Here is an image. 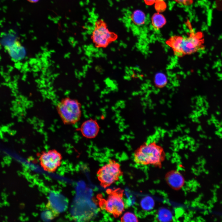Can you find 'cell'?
Returning a JSON list of instances; mask_svg holds the SVG:
<instances>
[{
  "instance_id": "1",
  "label": "cell",
  "mask_w": 222,
  "mask_h": 222,
  "mask_svg": "<svg viewBox=\"0 0 222 222\" xmlns=\"http://www.w3.org/2000/svg\"><path fill=\"white\" fill-rule=\"evenodd\" d=\"M188 35H175L166 41V43L173 51L174 55L182 57L197 52L204 48L203 35L201 32H195L191 28Z\"/></svg>"
},
{
  "instance_id": "2",
  "label": "cell",
  "mask_w": 222,
  "mask_h": 222,
  "mask_svg": "<svg viewBox=\"0 0 222 222\" xmlns=\"http://www.w3.org/2000/svg\"><path fill=\"white\" fill-rule=\"evenodd\" d=\"M166 154L163 147L155 141L143 143L135 151L133 155L135 163L141 165H152L160 168Z\"/></svg>"
},
{
  "instance_id": "3",
  "label": "cell",
  "mask_w": 222,
  "mask_h": 222,
  "mask_svg": "<svg viewBox=\"0 0 222 222\" xmlns=\"http://www.w3.org/2000/svg\"><path fill=\"white\" fill-rule=\"evenodd\" d=\"M56 109L64 124H75L80 119L81 105L77 100L68 97L63 98L57 104Z\"/></svg>"
},
{
  "instance_id": "4",
  "label": "cell",
  "mask_w": 222,
  "mask_h": 222,
  "mask_svg": "<svg viewBox=\"0 0 222 222\" xmlns=\"http://www.w3.org/2000/svg\"><path fill=\"white\" fill-rule=\"evenodd\" d=\"M123 192L124 190L120 188L107 189L106 193L108 195L106 199L101 198L99 199L100 207L114 218H118L125 211Z\"/></svg>"
},
{
  "instance_id": "5",
  "label": "cell",
  "mask_w": 222,
  "mask_h": 222,
  "mask_svg": "<svg viewBox=\"0 0 222 222\" xmlns=\"http://www.w3.org/2000/svg\"><path fill=\"white\" fill-rule=\"evenodd\" d=\"M123 174L119 163L114 160L110 159L99 168L97 175L100 185L105 188L118 180Z\"/></svg>"
},
{
  "instance_id": "6",
  "label": "cell",
  "mask_w": 222,
  "mask_h": 222,
  "mask_svg": "<svg viewBox=\"0 0 222 222\" xmlns=\"http://www.w3.org/2000/svg\"><path fill=\"white\" fill-rule=\"evenodd\" d=\"M91 37L97 47H104L115 41L117 36L115 33L109 30L106 23L103 20L99 19L95 23Z\"/></svg>"
},
{
  "instance_id": "7",
  "label": "cell",
  "mask_w": 222,
  "mask_h": 222,
  "mask_svg": "<svg viewBox=\"0 0 222 222\" xmlns=\"http://www.w3.org/2000/svg\"><path fill=\"white\" fill-rule=\"evenodd\" d=\"M39 159L41 166L44 171L53 173L60 166L62 157L58 151L53 149L42 151Z\"/></svg>"
},
{
  "instance_id": "8",
  "label": "cell",
  "mask_w": 222,
  "mask_h": 222,
  "mask_svg": "<svg viewBox=\"0 0 222 222\" xmlns=\"http://www.w3.org/2000/svg\"><path fill=\"white\" fill-rule=\"evenodd\" d=\"M78 130L85 138H92L98 134L99 127L96 121L91 119L84 121Z\"/></svg>"
},
{
  "instance_id": "9",
  "label": "cell",
  "mask_w": 222,
  "mask_h": 222,
  "mask_svg": "<svg viewBox=\"0 0 222 222\" xmlns=\"http://www.w3.org/2000/svg\"><path fill=\"white\" fill-rule=\"evenodd\" d=\"M165 179L168 185L175 190L180 189L185 183L183 175L176 170H172L168 172L165 175Z\"/></svg>"
},
{
  "instance_id": "10",
  "label": "cell",
  "mask_w": 222,
  "mask_h": 222,
  "mask_svg": "<svg viewBox=\"0 0 222 222\" xmlns=\"http://www.w3.org/2000/svg\"><path fill=\"white\" fill-rule=\"evenodd\" d=\"M5 48L10 57L15 60L22 59L25 55L24 47L17 40L14 41L6 45Z\"/></svg>"
},
{
  "instance_id": "11",
  "label": "cell",
  "mask_w": 222,
  "mask_h": 222,
  "mask_svg": "<svg viewBox=\"0 0 222 222\" xmlns=\"http://www.w3.org/2000/svg\"><path fill=\"white\" fill-rule=\"evenodd\" d=\"M130 18L132 22L135 25L140 26L145 23L146 16L142 11L137 10L133 12L131 15Z\"/></svg>"
},
{
  "instance_id": "12",
  "label": "cell",
  "mask_w": 222,
  "mask_h": 222,
  "mask_svg": "<svg viewBox=\"0 0 222 222\" xmlns=\"http://www.w3.org/2000/svg\"><path fill=\"white\" fill-rule=\"evenodd\" d=\"M151 22L154 28L158 30L165 24L166 20L162 14L157 13L154 14L152 16Z\"/></svg>"
},
{
  "instance_id": "13",
  "label": "cell",
  "mask_w": 222,
  "mask_h": 222,
  "mask_svg": "<svg viewBox=\"0 0 222 222\" xmlns=\"http://www.w3.org/2000/svg\"><path fill=\"white\" fill-rule=\"evenodd\" d=\"M121 221L122 222H138V219L137 216L133 213L127 212H125L121 217Z\"/></svg>"
},
{
  "instance_id": "14",
  "label": "cell",
  "mask_w": 222,
  "mask_h": 222,
  "mask_svg": "<svg viewBox=\"0 0 222 222\" xmlns=\"http://www.w3.org/2000/svg\"><path fill=\"white\" fill-rule=\"evenodd\" d=\"M153 200L150 198L146 197L143 199L141 201V205L143 209L148 210L153 206Z\"/></svg>"
},
{
  "instance_id": "15",
  "label": "cell",
  "mask_w": 222,
  "mask_h": 222,
  "mask_svg": "<svg viewBox=\"0 0 222 222\" xmlns=\"http://www.w3.org/2000/svg\"><path fill=\"white\" fill-rule=\"evenodd\" d=\"M177 3L184 6H188L192 4L193 0H174Z\"/></svg>"
},
{
  "instance_id": "16",
  "label": "cell",
  "mask_w": 222,
  "mask_h": 222,
  "mask_svg": "<svg viewBox=\"0 0 222 222\" xmlns=\"http://www.w3.org/2000/svg\"><path fill=\"white\" fill-rule=\"evenodd\" d=\"M145 3L148 5H151L159 0H143Z\"/></svg>"
},
{
  "instance_id": "17",
  "label": "cell",
  "mask_w": 222,
  "mask_h": 222,
  "mask_svg": "<svg viewBox=\"0 0 222 222\" xmlns=\"http://www.w3.org/2000/svg\"><path fill=\"white\" fill-rule=\"evenodd\" d=\"M29 2H38L39 0H27Z\"/></svg>"
}]
</instances>
